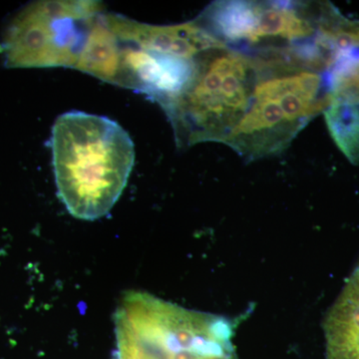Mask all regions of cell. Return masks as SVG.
Wrapping results in <instances>:
<instances>
[{
    "mask_svg": "<svg viewBox=\"0 0 359 359\" xmlns=\"http://www.w3.org/2000/svg\"><path fill=\"white\" fill-rule=\"evenodd\" d=\"M49 146L58 197L67 211L84 221L107 215L133 170L128 132L105 116L71 111L56 119Z\"/></svg>",
    "mask_w": 359,
    "mask_h": 359,
    "instance_id": "obj_1",
    "label": "cell"
},
{
    "mask_svg": "<svg viewBox=\"0 0 359 359\" xmlns=\"http://www.w3.org/2000/svg\"><path fill=\"white\" fill-rule=\"evenodd\" d=\"M257 81L256 60L244 52L224 46L196 56L190 82L163 108L178 147L223 143L249 109Z\"/></svg>",
    "mask_w": 359,
    "mask_h": 359,
    "instance_id": "obj_2",
    "label": "cell"
},
{
    "mask_svg": "<svg viewBox=\"0 0 359 359\" xmlns=\"http://www.w3.org/2000/svg\"><path fill=\"white\" fill-rule=\"evenodd\" d=\"M103 11L97 1H39L7 27L1 46L8 68H73L90 25Z\"/></svg>",
    "mask_w": 359,
    "mask_h": 359,
    "instance_id": "obj_3",
    "label": "cell"
},
{
    "mask_svg": "<svg viewBox=\"0 0 359 359\" xmlns=\"http://www.w3.org/2000/svg\"><path fill=\"white\" fill-rule=\"evenodd\" d=\"M306 125L283 102L271 78L257 69L249 109L223 144L247 161L273 157L287 150Z\"/></svg>",
    "mask_w": 359,
    "mask_h": 359,
    "instance_id": "obj_4",
    "label": "cell"
},
{
    "mask_svg": "<svg viewBox=\"0 0 359 359\" xmlns=\"http://www.w3.org/2000/svg\"><path fill=\"white\" fill-rule=\"evenodd\" d=\"M120 43L121 59L115 85L144 94L163 109L190 82L195 58L175 57L143 50L122 41Z\"/></svg>",
    "mask_w": 359,
    "mask_h": 359,
    "instance_id": "obj_5",
    "label": "cell"
},
{
    "mask_svg": "<svg viewBox=\"0 0 359 359\" xmlns=\"http://www.w3.org/2000/svg\"><path fill=\"white\" fill-rule=\"evenodd\" d=\"M107 20L120 41L154 53L193 59L209 49L226 46L196 20L177 25H152L115 13H107Z\"/></svg>",
    "mask_w": 359,
    "mask_h": 359,
    "instance_id": "obj_6",
    "label": "cell"
},
{
    "mask_svg": "<svg viewBox=\"0 0 359 359\" xmlns=\"http://www.w3.org/2000/svg\"><path fill=\"white\" fill-rule=\"evenodd\" d=\"M325 359H359V263L323 323Z\"/></svg>",
    "mask_w": 359,
    "mask_h": 359,
    "instance_id": "obj_7",
    "label": "cell"
},
{
    "mask_svg": "<svg viewBox=\"0 0 359 359\" xmlns=\"http://www.w3.org/2000/svg\"><path fill=\"white\" fill-rule=\"evenodd\" d=\"M121 59V43L107 20V13L97 14L90 25L86 41L74 69L116 84Z\"/></svg>",
    "mask_w": 359,
    "mask_h": 359,
    "instance_id": "obj_8",
    "label": "cell"
},
{
    "mask_svg": "<svg viewBox=\"0 0 359 359\" xmlns=\"http://www.w3.org/2000/svg\"><path fill=\"white\" fill-rule=\"evenodd\" d=\"M323 114L332 140L351 164L359 166V106L332 104Z\"/></svg>",
    "mask_w": 359,
    "mask_h": 359,
    "instance_id": "obj_9",
    "label": "cell"
}]
</instances>
